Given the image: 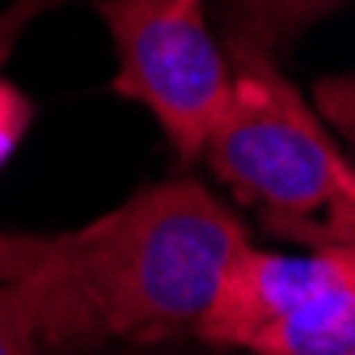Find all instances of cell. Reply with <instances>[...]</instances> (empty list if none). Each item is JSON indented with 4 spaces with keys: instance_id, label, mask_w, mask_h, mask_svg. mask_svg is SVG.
<instances>
[{
    "instance_id": "1",
    "label": "cell",
    "mask_w": 355,
    "mask_h": 355,
    "mask_svg": "<svg viewBox=\"0 0 355 355\" xmlns=\"http://www.w3.org/2000/svg\"><path fill=\"white\" fill-rule=\"evenodd\" d=\"M245 225L199 182H157L72 233H5L0 284L34 318L38 351L157 347L195 330Z\"/></svg>"
},
{
    "instance_id": "2",
    "label": "cell",
    "mask_w": 355,
    "mask_h": 355,
    "mask_svg": "<svg viewBox=\"0 0 355 355\" xmlns=\"http://www.w3.org/2000/svg\"><path fill=\"white\" fill-rule=\"evenodd\" d=\"M220 47L229 60V98L203 144L211 173L241 203H254L275 237L300 245H351V161L279 72L275 55L241 42Z\"/></svg>"
},
{
    "instance_id": "3",
    "label": "cell",
    "mask_w": 355,
    "mask_h": 355,
    "mask_svg": "<svg viewBox=\"0 0 355 355\" xmlns=\"http://www.w3.org/2000/svg\"><path fill=\"white\" fill-rule=\"evenodd\" d=\"M191 334L241 355H355V250L241 245Z\"/></svg>"
},
{
    "instance_id": "4",
    "label": "cell",
    "mask_w": 355,
    "mask_h": 355,
    "mask_svg": "<svg viewBox=\"0 0 355 355\" xmlns=\"http://www.w3.org/2000/svg\"><path fill=\"white\" fill-rule=\"evenodd\" d=\"M114 38V94L153 110L178 161H199L229 98V60L203 0H94Z\"/></svg>"
},
{
    "instance_id": "5",
    "label": "cell",
    "mask_w": 355,
    "mask_h": 355,
    "mask_svg": "<svg viewBox=\"0 0 355 355\" xmlns=\"http://www.w3.org/2000/svg\"><path fill=\"white\" fill-rule=\"evenodd\" d=\"M338 5H347V0H220V42H241V47L279 55Z\"/></svg>"
},
{
    "instance_id": "6",
    "label": "cell",
    "mask_w": 355,
    "mask_h": 355,
    "mask_svg": "<svg viewBox=\"0 0 355 355\" xmlns=\"http://www.w3.org/2000/svg\"><path fill=\"white\" fill-rule=\"evenodd\" d=\"M0 355H38L30 304L13 284H0Z\"/></svg>"
},
{
    "instance_id": "7",
    "label": "cell",
    "mask_w": 355,
    "mask_h": 355,
    "mask_svg": "<svg viewBox=\"0 0 355 355\" xmlns=\"http://www.w3.org/2000/svg\"><path fill=\"white\" fill-rule=\"evenodd\" d=\"M34 102L21 94V89L13 80L0 76V169L9 165V157L21 148V140L30 136V127H34Z\"/></svg>"
}]
</instances>
